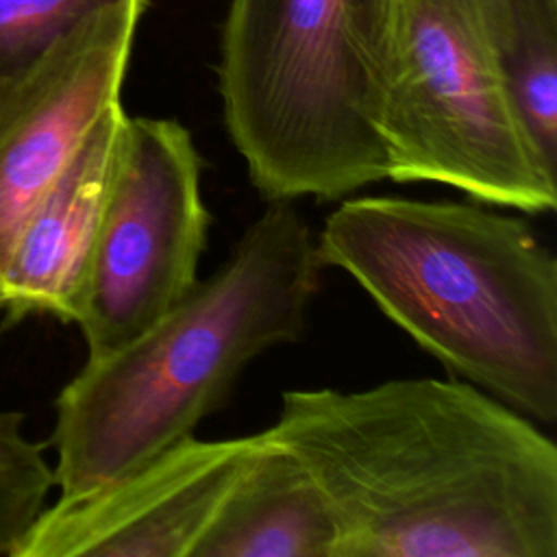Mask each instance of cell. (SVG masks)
I'll list each match as a JSON object with an SVG mask.
<instances>
[{
  "label": "cell",
  "instance_id": "cell-1",
  "mask_svg": "<svg viewBox=\"0 0 557 557\" xmlns=\"http://www.w3.org/2000/svg\"><path fill=\"white\" fill-rule=\"evenodd\" d=\"M270 435L320 485L335 557H557V446L461 381L287 389Z\"/></svg>",
  "mask_w": 557,
  "mask_h": 557
},
{
  "label": "cell",
  "instance_id": "cell-5",
  "mask_svg": "<svg viewBox=\"0 0 557 557\" xmlns=\"http://www.w3.org/2000/svg\"><path fill=\"white\" fill-rule=\"evenodd\" d=\"M379 135L394 183H440L529 215L557 205V170L507 91L485 0H396Z\"/></svg>",
  "mask_w": 557,
  "mask_h": 557
},
{
  "label": "cell",
  "instance_id": "cell-4",
  "mask_svg": "<svg viewBox=\"0 0 557 557\" xmlns=\"http://www.w3.org/2000/svg\"><path fill=\"white\" fill-rule=\"evenodd\" d=\"M396 0H231L218 89L259 196L342 200L387 178L381 78Z\"/></svg>",
  "mask_w": 557,
  "mask_h": 557
},
{
  "label": "cell",
  "instance_id": "cell-6",
  "mask_svg": "<svg viewBox=\"0 0 557 557\" xmlns=\"http://www.w3.org/2000/svg\"><path fill=\"white\" fill-rule=\"evenodd\" d=\"M202 168L178 120L128 115L74 322L87 357L107 355L150 329L200 281L211 226Z\"/></svg>",
  "mask_w": 557,
  "mask_h": 557
},
{
  "label": "cell",
  "instance_id": "cell-11",
  "mask_svg": "<svg viewBox=\"0 0 557 557\" xmlns=\"http://www.w3.org/2000/svg\"><path fill=\"white\" fill-rule=\"evenodd\" d=\"M485 15L513 107L557 170V0H485Z\"/></svg>",
  "mask_w": 557,
  "mask_h": 557
},
{
  "label": "cell",
  "instance_id": "cell-12",
  "mask_svg": "<svg viewBox=\"0 0 557 557\" xmlns=\"http://www.w3.org/2000/svg\"><path fill=\"white\" fill-rule=\"evenodd\" d=\"M22 411H0V555L13 550L57 487L48 444L30 440Z\"/></svg>",
  "mask_w": 557,
  "mask_h": 557
},
{
  "label": "cell",
  "instance_id": "cell-13",
  "mask_svg": "<svg viewBox=\"0 0 557 557\" xmlns=\"http://www.w3.org/2000/svg\"><path fill=\"white\" fill-rule=\"evenodd\" d=\"M124 0H0V85L35 63L87 15Z\"/></svg>",
  "mask_w": 557,
  "mask_h": 557
},
{
  "label": "cell",
  "instance_id": "cell-2",
  "mask_svg": "<svg viewBox=\"0 0 557 557\" xmlns=\"http://www.w3.org/2000/svg\"><path fill=\"white\" fill-rule=\"evenodd\" d=\"M322 272L309 220L294 200H270L209 278L124 346L87 357L59 392L48 446L61 496L194 435L257 357L300 339Z\"/></svg>",
  "mask_w": 557,
  "mask_h": 557
},
{
  "label": "cell",
  "instance_id": "cell-10",
  "mask_svg": "<svg viewBox=\"0 0 557 557\" xmlns=\"http://www.w3.org/2000/svg\"><path fill=\"white\" fill-rule=\"evenodd\" d=\"M261 433L191 557H335L337 527L320 485L268 429Z\"/></svg>",
  "mask_w": 557,
  "mask_h": 557
},
{
  "label": "cell",
  "instance_id": "cell-8",
  "mask_svg": "<svg viewBox=\"0 0 557 557\" xmlns=\"http://www.w3.org/2000/svg\"><path fill=\"white\" fill-rule=\"evenodd\" d=\"M263 433L183 437L139 468L37 516L13 557H191Z\"/></svg>",
  "mask_w": 557,
  "mask_h": 557
},
{
  "label": "cell",
  "instance_id": "cell-3",
  "mask_svg": "<svg viewBox=\"0 0 557 557\" xmlns=\"http://www.w3.org/2000/svg\"><path fill=\"white\" fill-rule=\"evenodd\" d=\"M400 331L527 418H557V259L516 213L479 200L342 198L315 233Z\"/></svg>",
  "mask_w": 557,
  "mask_h": 557
},
{
  "label": "cell",
  "instance_id": "cell-9",
  "mask_svg": "<svg viewBox=\"0 0 557 557\" xmlns=\"http://www.w3.org/2000/svg\"><path fill=\"white\" fill-rule=\"evenodd\" d=\"M128 113L111 104L26 215L2 276L4 322H76L87 270L122 157Z\"/></svg>",
  "mask_w": 557,
  "mask_h": 557
},
{
  "label": "cell",
  "instance_id": "cell-7",
  "mask_svg": "<svg viewBox=\"0 0 557 557\" xmlns=\"http://www.w3.org/2000/svg\"><path fill=\"white\" fill-rule=\"evenodd\" d=\"M146 0L104 7L0 85V311L13 242L98 117L120 102Z\"/></svg>",
  "mask_w": 557,
  "mask_h": 557
}]
</instances>
